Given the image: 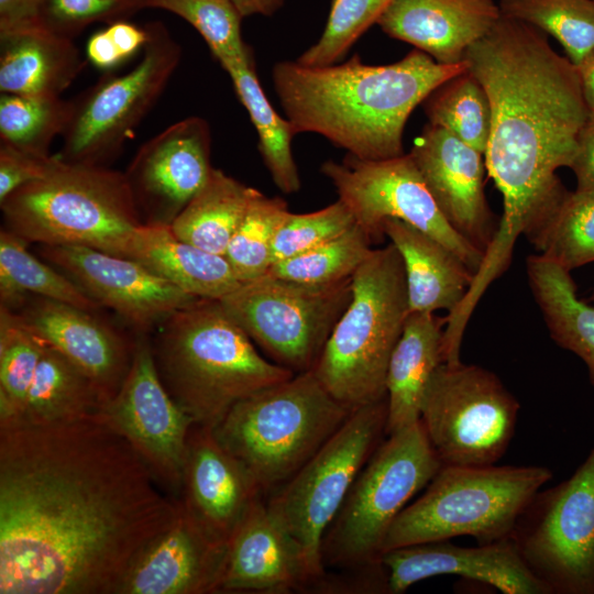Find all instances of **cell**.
I'll use <instances>...</instances> for the list:
<instances>
[{"label": "cell", "instance_id": "1", "mask_svg": "<svg viewBox=\"0 0 594 594\" xmlns=\"http://www.w3.org/2000/svg\"><path fill=\"white\" fill-rule=\"evenodd\" d=\"M178 508L101 413L0 426V594H118Z\"/></svg>", "mask_w": 594, "mask_h": 594}, {"label": "cell", "instance_id": "2", "mask_svg": "<svg viewBox=\"0 0 594 594\" xmlns=\"http://www.w3.org/2000/svg\"><path fill=\"white\" fill-rule=\"evenodd\" d=\"M463 62L492 109L484 157L504 210L482 271L498 277L532 218L565 189L556 172L570 166L590 110L576 66L528 23L501 15Z\"/></svg>", "mask_w": 594, "mask_h": 594}, {"label": "cell", "instance_id": "3", "mask_svg": "<svg viewBox=\"0 0 594 594\" xmlns=\"http://www.w3.org/2000/svg\"><path fill=\"white\" fill-rule=\"evenodd\" d=\"M465 68L464 62L442 65L416 48L387 65L363 64L358 54L340 65L280 62L273 82L296 134L317 133L348 154L378 161L404 154V129L414 109Z\"/></svg>", "mask_w": 594, "mask_h": 594}, {"label": "cell", "instance_id": "4", "mask_svg": "<svg viewBox=\"0 0 594 594\" xmlns=\"http://www.w3.org/2000/svg\"><path fill=\"white\" fill-rule=\"evenodd\" d=\"M150 343L162 384L198 426L216 427L237 403L295 374L264 358L219 299L176 310Z\"/></svg>", "mask_w": 594, "mask_h": 594}, {"label": "cell", "instance_id": "5", "mask_svg": "<svg viewBox=\"0 0 594 594\" xmlns=\"http://www.w3.org/2000/svg\"><path fill=\"white\" fill-rule=\"evenodd\" d=\"M0 207L4 228L29 243L82 245L124 257L143 224L124 173L62 158Z\"/></svg>", "mask_w": 594, "mask_h": 594}, {"label": "cell", "instance_id": "6", "mask_svg": "<svg viewBox=\"0 0 594 594\" xmlns=\"http://www.w3.org/2000/svg\"><path fill=\"white\" fill-rule=\"evenodd\" d=\"M409 314L398 251L392 243L373 249L353 274L351 300L312 370L333 398L352 410L386 399L389 359Z\"/></svg>", "mask_w": 594, "mask_h": 594}, {"label": "cell", "instance_id": "7", "mask_svg": "<svg viewBox=\"0 0 594 594\" xmlns=\"http://www.w3.org/2000/svg\"><path fill=\"white\" fill-rule=\"evenodd\" d=\"M352 411L308 371L240 400L212 430L264 493L289 480Z\"/></svg>", "mask_w": 594, "mask_h": 594}, {"label": "cell", "instance_id": "8", "mask_svg": "<svg viewBox=\"0 0 594 594\" xmlns=\"http://www.w3.org/2000/svg\"><path fill=\"white\" fill-rule=\"evenodd\" d=\"M551 479L552 472L541 465H442L424 494L395 519L382 553L461 536L479 543L512 537L527 506Z\"/></svg>", "mask_w": 594, "mask_h": 594}, {"label": "cell", "instance_id": "9", "mask_svg": "<svg viewBox=\"0 0 594 594\" xmlns=\"http://www.w3.org/2000/svg\"><path fill=\"white\" fill-rule=\"evenodd\" d=\"M441 466L420 420L388 435L356 476L324 534L323 565L363 570L380 564L391 526Z\"/></svg>", "mask_w": 594, "mask_h": 594}, {"label": "cell", "instance_id": "10", "mask_svg": "<svg viewBox=\"0 0 594 594\" xmlns=\"http://www.w3.org/2000/svg\"><path fill=\"white\" fill-rule=\"evenodd\" d=\"M387 400L354 409L338 431L266 502L302 550L315 580L321 544L353 482L386 435Z\"/></svg>", "mask_w": 594, "mask_h": 594}, {"label": "cell", "instance_id": "11", "mask_svg": "<svg viewBox=\"0 0 594 594\" xmlns=\"http://www.w3.org/2000/svg\"><path fill=\"white\" fill-rule=\"evenodd\" d=\"M352 296V277L310 285L266 273L220 300L267 358L295 374L312 371Z\"/></svg>", "mask_w": 594, "mask_h": 594}, {"label": "cell", "instance_id": "12", "mask_svg": "<svg viewBox=\"0 0 594 594\" xmlns=\"http://www.w3.org/2000/svg\"><path fill=\"white\" fill-rule=\"evenodd\" d=\"M145 26L148 40L134 67L120 75L107 72L72 100L57 154L64 162L106 166L163 94L180 62L182 47L161 22Z\"/></svg>", "mask_w": 594, "mask_h": 594}, {"label": "cell", "instance_id": "13", "mask_svg": "<svg viewBox=\"0 0 594 594\" xmlns=\"http://www.w3.org/2000/svg\"><path fill=\"white\" fill-rule=\"evenodd\" d=\"M519 403L491 371L443 362L432 375L420 421L442 465H493L515 433Z\"/></svg>", "mask_w": 594, "mask_h": 594}, {"label": "cell", "instance_id": "14", "mask_svg": "<svg viewBox=\"0 0 594 594\" xmlns=\"http://www.w3.org/2000/svg\"><path fill=\"white\" fill-rule=\"evenodd\" d=\"M512 537L552 594H594V447L569 479L536 494Z\"/></svg>", "mask_w": 594, "mask_h": 594}, {"label": "cell", "instance_id": "15", "mask_svg": "<svg viewBox=\"0 0 594 594\" xmlns=\"http://www.w3.org/2000/svg\"><path fill=\"white\" fill-rule=\"evenodd\" d=\"M321 173L373 242L384 237L386 219H398L437 239L474 275L479 271L484 253L446 220L410 154L378 161L346 154L341 163L324 162Z\"/></svg>", "mask_w": 594, "mask_h": 594}, {"label": "cell", "instance_id": "16", "mask_svg": "<svg viewBox=\"0 0 594 594\" xmlns=\"http://www.w3.org/2000/svg\"><path fill=\"white\" fill-rule=\"evenodd\" d=\"M101 414L128 440L157 486L178 499L194 421L162 384L144 334H138L131 370Z\"/></svg>", "mask_w": 594, "mask_h": 594}, {"label": "cell", "instance_id": "17", "mask_svg": "<svg viewBox=\"0 0 594 594\" xmlns=\"http://www.w3.org/2000/svg\"><path fill=\"white\" fill-rule=\"evenodd\" d=\"M40 253L139 334L145 336L198 298L130 257L82 245H41Z\"/></svg>", "mask_w": 594, "mask_h": 594}, {"label": "cell", "instance_id": "18", "mask_svg": "<svg viewBox=\"0 0 594 594\" xmlns=\"http://www.w3.org/2000/svg\"><path fill=\"white\" fill-rule=\"evenodd\" d=\"M211 132L179 120L141 145L124 172L143 223L170 224L209 179Z\"/></svg>", "mask_w": 594, "mask_h": 594}, {"label": "cell", "instance_id": "19", "mask_svg": "<svg viewBox=\"0 0 594 594\" xmlns=\"http://www.w3.org/2000/svg\"><path fill=\"white\" fill-rule=\"evenodd\" d=\"M387 594H400L438 575H459L487 584L503 594H552L525 562L513 537L477 547L444 541L395 548L382 553Z\"/></svg>", "mask_w": 594, "mask_h": 594}, {"label": "cell", "instance_id": "20", "mask_svg": "<svg viewBox=\"0 0 594 594\" xmlns=\"http://www.w3.org/2000/svg\"><path fill=\"white\" fill-rule=\"evenodd\" d=\"M409 154L446 220L485 253L498 224L484 193V154L430 123Z\"/></svg>", "mask_w": 594, "mask_h": 594}, {"label": "cell", "instance_id": "21", "mask_svg": "<svg viewBox=\"0 0 594 594\" xmlns=\"http://www.w3.org/2000/svg\"><path fill=\"white\" fill-rule=\"evenodd\" d=\"M177 501L176 519L138 558L118 594L219 593L228 542L210 534Z\"/></svg>", "mask_w": 594, "mask_h": 594}, {"label": "cell", "instance_id": "22", "mask_svg": "<svg viewBox=\"0 0 594 594\" xmlns=\"http://www.w3.org/2000/svg\"><path fill=\"white\" fill-rule=\"evenodd\" d=\"M16 312L45 343L85 372L110 402L133 363L136 341L102 322L92 311L35 297Z\"/></svg>", "mask_w": 594, "mask_h": 594}, {"label": "cell", "instance_id": "23", "mask_svg": "<svg viewBox=\"0 0 594 594\" xmlns=\"http://www.w3.org/2000/svg\"><path fill=\"white\" fill-rule=\"evenodd\" d=\"M263 492L217 439L212 428L193 425L186 446L179 501L215 537L228 542Z\"/></svg>", "mask_w": 594, "mask_h": 594}, {"label": "cell", "instance_id": "24", "mask_svg": "<svg viewBox=\"0 0 594 594\" xmlns=\"http://www.w3.org/2000/svg\"><path fill=\"white\" fill-rule=\"evenodd\" d=\"M314 582L301 548L260 497L228 541L219 593H289Z\"/></svg>", "mask_w": 594, "mask_h": 594}, {"label": "cell", "instance_id": "25", "mask_svg": "<svg viewBox=\"0 0 594 594\" xmlns=\"http://www.w3.org/2000/svg\"><path fill=\"white\" fill-rule=\"evenodd\" d=\"M499 16L495 0H394L377 24L437 63L458 65Z\"/></svg>", "mask_w": 594, "mask_h": 594}, {"label": "cell", "instance_id": "26", "mask_svg": "<svg viewBox=\"0 0 594 594\" xmlns=\"http://www.w3.org/2000/svg\"><path fill=\"white\" fill-rule=\"evenodd\" d=\"M84 67L73 38L42 24L0 31V92L61 97Z\"/></svg>", "mask_w": 594, "mask_h": 594}, {"label": "cell", "instance_id": "27", "mask_svg": "<svg viewBox=\"0 0 594 594\" xmlns=\"http://www.w3.org/2000/svg\"><path fill=\"white\" fill-rule=\"evenodd\" d=\"M383 234L398 251L406 275L410 312L457 309L474 277L446 245L398 219L383 222Z\"/></svg>", "mask_w": 594, "mask_h": 594}, {"label": "cell", "instance_id": "28", "mask_svg": "<svg viewBox=\"0 0 594 594\" xmlns=\"http://www.w3.org/2000/svg\"><path fill=\"white\" fill-rule=\"evenodd\" d=\"M446 318L410 312L386 374V436L420 420L427 387L443 363Z\"/></svg>", "mask_w": 594, "mask_h": 594}, {"label": "cell", "instance_id": "29", "mask_svg": "<svg viewBox=\"0 0 594 594\" xmlns=\"http://www.w3.org/2000/svg\"><path fill=\"white\" fill-rule=\"evenodd\" d=\"M125 257L198 298L221 299L242 284L226 256L178 239L168 224L140 226Z\"/></svg>", "mask_w": 594, "mask_h": 594}, {"label": "cell", "instance_id": "30", "mask_svg": "<svg viewBox=\"0 0 594 594\" xmlns=\"http://www.w3.org/2000/svg\"><path fill=\"white\" fill-rule=\"evenodd\" d=\"M530 289L552 340L578 355L594 386V307L576 294L571 272L538 254L526 262Z\"/></svg>", "mask_w": 594, "mask_h": 594}, {"label": "cell", "instance_id": "31", "mask_svg": "<svg viewBox=\"0 0 594 594\" xmlns=\"http://www.w3.org/2000/svg\"><path fill=\"white\" fill-rule=\"evenodd\" d=\"M107 403L85 372L44 342L23 411L18 421L9 425L78 419L101 413Z\"/></svg>", "mask_w": 594, "mask_h": 594}, {"label": "cell", "instance_id": "32", "mask_svg": "<svg viewBox=\"0 0 594 594\" xmlns=\"http://www.w3.org/2000/svg\"><path fill=\"white\" fill-rule=\"evenodd\" d=\"M256 191L213 168L205 186L169 227L178 239L224 256Z\"/></svg>", "mask_w": 594, "mask_h": 594}, {"label": "cell", "instance_id": "33", "mask_svg": "<svg viewBox=\"0 0 594 594\" xmlns=\"http://www.w3.org/2000/svg\"><path fill=\"white\" fill-rule=\"evenodd\" d=\"M524 235L540 255L571 272L594 262V191L565 189L529 222Z\"/></svg>", "mask_w": 594, "mask_h": 594}, {"label": "cell", "instance_id": "34", "mask_svg": "<svg viewBox=\"0 0 594 594\" xmlns=\"http://www.w3.org/2000/svg\"><path fill=\"white\" fill-rule=\"evenodd\" d=\"M230 76L241 103L248 110L258 134V151L273 182L285 194L300 189V178L292 153L296 134L289 120L283 119L267 100L258 81L253 54L221 66Z\"/></svg>", "mask_w": 594, "mask_h": 594}, {"label": "cell", "instance_id": "35", "mask_svg": "<svg viewBox=\"0 0 594 594\" xmlns=\"http://www.w3.org/2000/svg\"><path fill=\"white\" fill-rule=\"evenodd\" d=\"M29 244L14 232L1 229L0 307L18 311L34 295L92 312L99 310L100 305L67 275L34 256L28 250Z\"/></svg>", "mask_w": 594, "mask_h": 594}, {"label": "cell", "instance_id": "36", "mask_svg": "<svg viewBox=\"0 0 594 594\" xmlns=\"http://www.w3.org/2000/svg\"><path fill=\"white\" fill-rule=\"evenodd\" d=\"M421 105L430 124L485 153L492 125L491 102L468 67L432 89Z\"/></svg>", "mask_w": 594, "mask_h": 594}, {"label": "cell", "instance_id": "37", "mask_svg": "<svg viewBox=\"0 0 594 594\" xmlns=\"http://www.w3.org/2000/svg\"><path fill=\"white\" fill-rule=\"evenodd\" d=\"M498 8L502 16L553 36L574 65L594 50L592 0H501Z\"/></svg>", "mask_w": 594, "mask_h": 594}, {"label": "cell", "instance_id": "38", "mask_svg": "<svg viewBox=\"0 0 594 594\" xmlns=\"http://www.w3.org/2000/svg\"><path fill=\"white\" fill-rule=\"evenodd\" d=\"M72 100L61 97L0 95V143L48 156L53 140L63 134Z\"/></svg>", "mask_w": 594, "mask_h": 594}, {"label": "cell", "instance_id": "39", "mask_svg": "<svg viewBox=\"0 0 594 594\" xmlns=\"http://www.w3.org/2000/svg\"><path fill=\"white\" fill-rule=\"evenodd\" d=\"M43 345L16 312L0 307V425L19 420Z\"/></svg>", "mask_w": 594, "mask_h": 594}, {"label": "cell", "instance_id": "40", "mask_svg": "<svg viewBox=\"0 0 594 594\" xmlns=\"http://www.w3.org/2000/svg\"><path fill=\"white\" fill-rule=\"evenodd\" d=\"M372 242L355 223L311 250L273 263L267 273L301 284L338 283L353 276L371 254Z\"/></svg>", "mask_w": 594, "mask_h": 594}, {"label": "cell", "instance_id": "41", "mask_svg": "<svg viewBox=\"0 0 594 594\" xmlns=\"http://www.w3.org/2000/svg\"><path fill=\"white\" fill-rule=\"evenodd\" d=\"M289 212L282 198L255 193L224 253L241 283L268 272L276 232Z\"/></svg>", "mask_w": 594, "mask_h": 594}, {"label": "cell", "instance_id": "42", "mask_svg": "<svg viewBox=\"0 0 594 594\" xmlns=\"http://www.w3.org/2000/svg\"><path fill=\"white\" fill-rule=\"evenodd\" d=\"M147 8L168 11L193 25L221 66L253 54L242 37L243 15L232 0H147Z\"/></svg>", "mask_w": 594, "mask_h": 594}, {"label": "cell", "instance_id": "43", "mask_svg": "<svg viewBox=\"0 0 594 594\" xmlns=\"http://www.w3.org/2000/svg\"><path fill=\"white\" fill-rule=\"evenodd\" d=\"M394 0H332L321 37L297 59L308 66L333 65L377 23Z\"/></svg>", "mask_w": 594, "mask_h": 594}, {"label": "cell", "instance_id": "44", "mask_svg": "<svg viewBox=\"0 0 594 594\" xmlns=\"http://www.w3.org/2000/svg\"><path fill=\"white\" fill-rule=\"evenodd\" d=\"M355 224L349 208L338 199L312 212H289L273 242V263L311 250Z\"/></svg>", "mask_w": 594, "mask_h": 594}, {"label": "cell", "instance_id": "45", "mask_svg": "<svg viewBox=\"0 0 594 594\" xmlns=\"http://www.w3.org/2000/svg\"><path fill=\"white\" fill-rule=\"evenodd\" d=\"M147 8V0H46L40 22L52 32L74 38L97 22L125 20Z\"/></svg>", "mask_w": 594, "mask_h": 594}, {"label": "cell", "instance_id": "46", "mask_svg": "<svg viewBox=\"0 0 594 594\" xmlns=\"http://www.w3.org/2000/svg\"><path fill=\"white\" fill-rule=\"evenodd\" d=\"M59 156H40L0 143V202L18 188L43 178Z\"/></svg>", "mask_w": 594, "mask_h": 594}, {"label": "cell", "instance_id": "47", "mask_svg": "<svg viewBox=\"0 0 594 594\" xmlns=\"http://www.w3.org/2000/svg\"><path fill=\"white\" fill-rule=\"evenodd\" d=\"M576 178V189L594 191V113L590 112L576 140V148L569 166Z\"/></svg>", "mask_w": 594, "mask_h": 594}, {"label": "cell", "instance_id": "48", "mask_svg": "<svg viewBox=\"0 0 594 594\" xmlns=\"http://www.w3.org/2000/svg\"><path fill=\"white\" fill-rule=\"evenodd\" d=\"M46 0H0V31H10L41 24Z\"/></svg>", "mask_w": 594, "mask_h": 594}, {"label": "cell", "instance_id": "49", "mask_svg": "<svg viewBox=\"0 0 594 594\" xmlns=\"http://www.w3.org/2000/svg\"><path fill=\"white\" fill-rule=\"evenodd\" d=\"M106 31L124 62L143 50L148 40L146 26L140 28L125 20L109 23Z\"/></svg>", "mask_w": 594, "mask_h": 594}, {"label": "cell", "instance_id": "50", "mask_svg": "<svg viewBox=\"0 0 594 594\" xmlns=\"http://www.w3.org/2000/svg\"><path fill=\"white\" fill-rule=\"evenodd\" d=\"M86 56L95 67L103 72H111L124 63L106 29L89 37L86 45Z\"/></svg>", "mask_w": 594, "mask_h": 594}, {"label": "cell", "instance_id": "51", "mask_svg": "<svg viewBox=\"0 0 594 594\" xmlns=\"http://www.w3.org/2000/svg\"><path fill=\"white\" fill-rule=\"evenodd\" d=\"M575 66L585 103L590 112L594 113V50Z\"/></svg>", "mask_w": 594, "mask_h": 594}, {"label": "cell", "instance_id": "52", "mask_svg": "<svg viewBox=\"0 0 594 594\" xmlns=\"http://www.w3.org/2000/svg\"><path fill=\"white\" fill-rule=\"evenodd\" d=\"M244 16L262 14L272 15L284 3V0H232Z\"/></svg>", "mask_w": 594, "mask_h": 594}, {"label": "cell", "instance_id": "53", "mask_svg": "<svg viewBox=\"0 0 594 594\" xmlns=\"http://www.w3.org/2000/svg\"><path fill=\"white\" fill-rule=\"evenodd\" d=\"M586 301H594V290H593V293L591 294L590 298L586 299Z\"/></svg>", "mask_w": 594, "mask_h": 594}, {"label": "cell", "instance_id": "54", "mask_svg": "<svg viewBox=\"0 0 594 594\" xmlns=\"http://www.w3.org/2000/svg\"><path fill=\"white\" fill-rule=\"evenodd\" d=\"M594 2V0H592Z\"/></svg>", "mask_w": 594, "mask_h": 594}]
</instances>
